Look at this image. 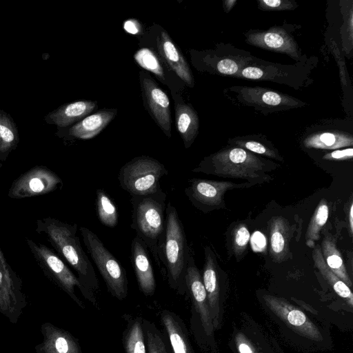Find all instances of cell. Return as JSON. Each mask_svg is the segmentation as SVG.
<instances>
[{
    "instance_id": "obj_1",
    "label": "cell",
    "mask_w": 353,
    "mask_h": 353,
    "mask_svg": "<svg viewBox=\"0 0 353 353\" xmlns=\"http://www.w3.org/2000/svg\"><path fill=\"white\" fill-rule=\"evenodd\" d=\"M35 231L45 237L54 252L74 270L90 301L95 304L94 292L98 289V279L92 262L77 235V224L48 216L36 221Z\"/></svg>"
},
{
    "instance_id": "obj_2",
    "label": "cell",
    "mask_w": 353,
    "mask_h": 353,
    "mask_svg": "<svg viewBox=\"0 0 353 353\" xmlns=\"http://www.w3.org/2000/svg\"><path fill=\"white\" fill-rule=\"evenodd\" d=\"M271 165H276L243 148L231 147L206 157L192 172L245 179L256 184L271 179L270 176L265 174L272 168L275 169Z\"/></svg>"
},
{
    "instance_id": "obj_3",
    "label": "cell",
    "mask_w": 353,
    "mask_h": 353,
    "mask_svg": "<svg viewBox=\"0 0 353 353\" xmlns=\"http://www.w3.org/2000/svg\"><path fill=\"white\" fill-rule=\"evenodd\" d=\"M157 254L165 269L170 287L182 294L190 253L184 227L170 201L166 205L165 229L158 244Z\"/></svg>"
},
{
    "instance_id": "obj_4",
    "label": "cell",
    "mask_w": 353,
    "mask_h": 353,
    "mask_svg": "<svg viewBox=\"0 0 353 353\" xmlns=\"http://www.w3.org/2000/svg\"><path fill=\"white\" fill-rule=\"evenodd\" d=\"M166 194L161 188L147 195L131 196L132 223L130 227L152 252L158 258V244L165 229Z\"/></svg>"
},
{
    "instance_id": "obj_5",
    "label": "cell",
    "mask_w": 353,
    "mask_h": 353,
    "mask_svg": "<svg viewBox=\"0 0 353 353\" xmlns=\"http://www.w3.org/2000/svg\"><path fill=\"white\" fill-rule=\"evenodd\" d=\"M26 244L44 275L65 292L79 306L84 308L82 301L75 293V288L90 301V296L78 277L66 263L51 248L41 243L26 238Z\"/></svg>"
},
{
    "instance_id": "obj_6",
    "label": "cell",
    "mask_w": 353,
    "mask_h": 353,
    "mask_svg": "<svg viewBox=\"0 0 353 353\" xmlns=\"http://www.w3.org/2000/svg\"><path fill=\"white\" fill-rule=\"evenodd\" d=\"M79 231L88 252L110 293L119 300L125 299L128 283L125 268L95 233L83 226L80 227Z\"/></svg>"
},
{
    "instance_id": "obj_7",
    "label": "cell",
    "mask_w": 353,
    "mask_h": 353,
    "mask_svg": "<svg viewBox=\"0 0 353 353\" xmlns=\"http://www.w3.org/2000/svg\"><path fill=\"white\" fill-rule=\"evenodd\" d=\"M168 173L165 165L148 156H140L124 164L119 171L121 188L131 196L153 194L161 189L160 179Z\"/></svg>"
},
{
    "instance_id": "obj_8",
    "label": "cell",
    "mask_w": 353,
    "mask_h": 353,
    "mask_svg": "<svg viewBox=\"0 0 353 353\" xmlns=\"http://www.w3.org/2000/svg\"><path fill=\"white\" fill-rule=\"evenodd\" d=\"M27 305L22 279L8 263L0 246V313L16 324Z\"/></svg>"
},
{
    "instance_id": "obj_9",
    "label": "cell",
    "mask_w": 353,
    "mask_h": 353,
    "mask_svg": "<svg viewBox=\"0 0 353 353\" xmlns=\"http://www.w3.org/2000/svg\"><path fill=\"white\" fill-rule=\"evenodd\" d=\"M63 186L62 179L44 165H36L21 174L11 184L9 198L20 199L42 196Z\"/></svg>"
},
{
    "instance_id": "obj_10",
    "label": "cell",
    "mask_w": 353,
    "mask_h": 353,
    "mask_svg": "<svg viewBox=\"0 0 353 353\" xmlns=\"http://www.w3.org/2000/svg\"><path fill=\"white\" fill-rule=\"evenodd\" d=\"M252 185L250 182L235 183L193 178L188 180L185 193L195 208L208 212L223 205V196L228 190Z\"/></svg>"
},
{
    "instance_id": "obj_11",
    "label": "cell",
    "mask_w": 353,
    "mask_h": 353,
    "mask_svg": "<svg viewBox=\"0 0 353 353\" xmlns=\"http://www.w3.org/2000/svg\"><path fill=\"white\" fill-rule=\"evenodd\" d=\"M263 299L268 308L296 332L313 341H323L319 328L300 309L283 298L266 294Z\"/></svg>"
},
{
    "instance_id": "obj_12",
    "label": "cell",
    "mask_w": 353,
    "mask_h": 353,
    "mask_svg": "<svg viewBox=\"0 0 353 353\" xmlns=\"http://www.w3.org/2000/svg\"><path fill=\"white\" fill-rule=\"evenodd\" d=\"M238 99L245 105L259 110H283L304 105V103L290 96L260 87H238Z\"/></svg>"
},
{
    "instance_id": "obj_13",
    "label": "cell",
    "mask_w": 353,
    "mask_h": 353,
    "mask_svg": "<svg viewBox=\"0 0 353 353\" xmlns=\"http://www.w3.org/2000/svg\"><path fill=\"white\" fill-rule=\"evenodd\" d=\"M185 288L188 290L196 310L199 314L202 327L208 336H212L214 327L210 312L206 292L201 274L194 259L190 254L185 276Z\"/></svg>"
},
{
    "instance_id": "obj_14",
    "label": "cell",
    "mask_w": 353,
    "mask_h": 353,
    "mask_svg": "<svg viewBox=\"0 0 353 353\" xmlns=\"http://www.w3.org/2000/svg\"><path fill=\"white\" fill-rule=\"evenodd\" d=\"M140 75L148 108L158 125L168 137H170L171 117L169 98L148 74L141 71Z\"/></svg>"
},
{
    "instance_id": "obj_15",
    "label": "cell",
    "mask_w": 353,
    "mask_h": 353,
    "mask_svg": "<svg viewBox=\"0 0 353 353\" xmlns=\"http://www.w3.org/2000/svg\"><path fill=\"white\" fill-rule=\"evenodd\" d=\"M245 36L246 42L250 45L287 54L296 61L301 58L294 39L281 28L276 27L265 31L249 32Z\"/></svg>"
},
{
    "instance_id": "obj_16",
    "label": "cell",
    "mask_w": 353,
    "mask_h": 353,
    "mask_svg": "<svg viewBox=\"0 0 353 353\" xmlns=\"http://www.w3.org/2000/svg\"><path fill=\"white\" fill-rule=\"evenodd\" d=\"M41 333L43 340L34 347L36 353H82L76 337L50 322L41 324Z\"/></svg>"
},
{
    "instance_id": "obj_17",
    "label": "cell",
    "mask_w": 353,
    "mask_h": 353,
    "mask_svg": "<svg viewBox=\"0 0 353 353\" xmlns=\"http://www.w3.org/2000/svg\"><path fill=\"white\" fill-rule=\"evenodd\" d=\"M145 243L136 236L131 243V263L141 292L151 296L156 290L152 264Z\"/></svg>"
},
{
    "instance_id": "obj_18",
    "label": "cell",
    "mask_w": 353,
    "mask_h": 353,
    "mask_svg": "<svg viewBox=\"0 0 353 353\" xmlns=\"http://www.w3.org/2000/svg\"><path fill=\"white\" fill-rule=\"evenodd\" d=\"M201 276L207 294L213 327L217 329L220 320V290L216 259L209 247L205 248V263Z\"/></svg>"
},
{
    "instance_id": "obj_19",
    "label": "cell",
    "mask_w": 353,
    "mask_h": 353,
    "mask_svg": "<svg viewBox=\"0 0 353 353\" xmlns=\"http://www.w3.org/2000/svg\"><path fill=\"white\" fill-rule=\"evenodd\" d=\"M159 52L170 69L189 87L194 86L192 71L179 48L163 30L158 39Z\"/></svg>"
},
{
    "instance_id": "obj_20",
    "label": "cell",
    "mask_w": 353,
    "mask_h": 353,
    "mask_svg": "<svg viewBox=\"0 0 353 353\" xmlns=\"http://www.w3.org/2000/svg\"><path fill=\"white\" fill-rule=\"evenodd\" d=\"M270 254L276 263L288 259L290 227L288 221L283 216H274L269 223Z\"/></svg>"
},
{
    "instance_id": "obj_21",
    "label": "cell",
    "mask_w": 353,
    "mask_h": 353,
    "mask_svg": "<svg viewBox=\"0 0 353 353\" xmlns=\"http://www.w3.org/2000/svg\"><path fill=\"white\" fill-rule=\"evenodd\" d=\"M116 109H103L88 115L69 130V134L76 139L87 140L99 134L114 118Z\"/></svg>"
},
{
    "instance_id": "obj_22",
    "label": "cell",
    "mask_w": 353,
    "mask_h": 353,
    "mask_svg": "<svg viewBox=\"0 0 353 353\" xmlns=\"http://www.w3.org/2000/svg\"><path fill=\"white\" fill-rule=\"evenodd\" d=\"M97 104L96 101L90 100L64 104L49 113L45 119L48 123L66 127L85 118L97 107Z\"/></svg>"
},
{
    "instance_id": "obj_23",
    "label": "cell",
    "mask_w": 353,
    "mask_h": 353,
    "mask_svg": "<svg viewBox=\"0 0 353 353\" xmlns=\"http://www.w3.org/2000/svg\"><path fill=\"white\" fill-rule=\"evenodd\" d=\"M161 321L168 336L173 353H193L182 320L175 313L164 310Z\"/></svg>"
},
{
    "instance_id": "obj_24",
    "label": "cell",
    "mask_w": 353,
    "mask_h": 353,
    "mask_svg": "<svg viewBox=\"0 0 353 353\" xmlns=\"http://www.w3.org/2000/svg\"><path fill=\"white\" fill-rule=\"evenodd\" d=\"M175 119L185 148H188L194 141L199 130V121L197 114L191 105L176 103L175 105Z\"/></svg>"
},
{
    "instance_id": "obj_25",
    "label": "cell",
    "mask_w": 353,
    "mask_h": 353,
    "mask_svg": "<svg viewBox=\"0 0 353 353\" xmlns=\"http://www.w3.org/2000/svg\"><path fill=\"white\" fill-rule=\"evenodd\" d=\"M307 148L335 150L353 145L352 136L341 132H324L312 134L303 141Z\"/></svg>"
},
{
    "instance_id": "obj_26",
    "label": "cell",
    "mask_w": 353,
    "mask_h": 353,
    "mask_svg": "<svg viewBox=\"0 0 353 353\" xmlns=\"http://www.w3.org/2000/svg\"><path fill=\"white\" fill-rule=\"evenodd\" d=\"M312 259L315 267L332 286L334 292L352 307L353 294L350 288L327 267L323 257L320 246L314 247Z\"/></svg>"
},
{
    "instance_id": "obj_27",
    "label": "cell",
    "mask_w": 353,
    "mask_h": 353,
    "mask_svg": "<svg viewBox=\"0 0 353 353\" xmlns=\"http://www.w3.org/2000/svg\"><path fill=\"white\" fill-rule=\"evenodd\" d=\"M321 250L327 267L349 288L352 287V283L346 270L341 254L330 235L325 236Z\"/></svg>"
},
{
    "instance_id": "obj_28",
    "label": "cell",
    "mask_w": 353,
    "mask_h": 353,
    "mask_svg": "<svg viewBox=\"0 0 353 353\" xmlns=\"http://www.w3.org/2000/svg\"><path fill=\"white\" fill-rule=\"evenodd\" d=\"M123 344L125 353H147L141 317L128 320L123 331Z\"/></svg>"
},
{
    "instance_id": "obj_29",
    "label": "cell",
    "mask_w": 353,
    "mask_h": 353,
    "mask_svg": "<svg viewBox=\"0 0 353 353\" xmlns=\"http://www.w3.org/2000/svg\"><path fill=\"white\" fill-rule=\"evenodd\" d=\"M19 134L12 118L0 110V161H5L10 153L16 149Z\"/></svg>"
},
{
    "instance_id": "obj_30",
    "label": "cell",
    "mask_w": 353,
    "mask_h": 353,
    "mask_svg": "<svg viewBox=\"0 0 353 353\" xmlns=\"http://www.w3.org/2000/svg\"><path fill=\"white\" fill-rule=\"evenodd\" d=\"M96 209L100 222L105 226L114 228L119 221L117 208L103 189L96 191Z\"/></svg>"
},
{
    "instance_id": "obj_31",
    "label": "cell",
    "mask_w": 353,
    "mask_h": 353,
    "mask_svg": "<svg viewBox=\"0 0 353 353\" xmlns=\"http://www.w3.org/2000/svg\"><path fill=\"white\" fill-rule=\"evenodd\" d=\"M329 214L327 201L322 199L316 206L305 234L306 244L310 248H314L315 242L320 238V231L326 223Z\"/></svg>"
},
{
    "instance_id": "obj_32",
    "label": "cell",
    "mask_w": 353,
    "mask_h": 353,
    "mask_svg": "<svg viewBox=\"0 0 353 353\" xmlns=\"http://www.w3.org/2000/svg\"><path fill=\"white\" fill-rule=\"evenodd\" d=\"M147 353H169L162 334L155 324L142 319Z\"/></svg>"
},
{
    "instance_id": "obj_33",
    "label": "cell",
    "mask_w": 353,
    "mask_h": 353,
    "mask_svg": "<svg viewBox=\"0 0 353 353\" xmlns=\"http://www.w3.org/2000/svg\"><path fill=\"white\" fill-rule=\"evenodd\" d=\"M229 142L234 145L243 148L254 154L256 153L279 161H283L282 157L276 150L266 145L261 141L248 138L236 137L229 141Z\"/></svg>"
},
{
    "instance_id": "obj_34",
    "label": "cell",
    "mask_w": 353,
    "mask_h": 353,
    "mask_svg": "<svg viewBox=\"0 0 353 353\" xmlns=\"http://www.w3.org/2000/svg\"><path fill=\"white\" fill-rule=\"evenodd\" d=\"M137 63L146 70L153 72L160 79H164L163 67L156 54L148 48H141L134 54Z\"/></svg>"
},
{
    "instance_id": "obj_35",
    "label": "cell",
    "mask_w": 353,
    "mask_h": 353,
    "mask_svg": "<svg viewBox=\"0 0 353 353\" xmlns=\"http://www.w3.org/2000/svg\"><path fill=\"white\" fill-rule=\"evenodd\" d=\"M250 240V232L243 224L237 225L232 233V249L236 256H241L245 250Z\"/></svg>"
},
{
    "instance_id": "obj_36",
    "label": "cell",
    "mask_w": 353,
    "mask_h": 353,
    "mask_svg": "<svg viewBox=\"0 0 353 353\" xmlns=\"http://www.w3.org/2000/svg\"><path fill=\"white\" fill-rule=\"evenodd\" d=\"M258 3L260 9L267 11L292 10L298 6L295 1L289 0H261Z\"/></svg>"
},
{
    "instance_id": "obj_37",
    "label": "cell",
    "mask_w": 353,
    "mask_h": 353,
    "mask_svg": "<svg viewBox=\"0 0 353 353\" xmlns=\"http://www.w3.org/2000/svg\"><path fill=\"white\" fill-rule=\"evenodd\" d=\"M353 157L352 148H347L343 150H336L331 152L326 153L322 157L323 159L329 161H342L352 159Z\"/></svg>"
},
{
    "instance_id": "obj_38",
    "label": "cell",
    "mask_w": 353,
    "mask_h": 353,
    "mask_svg": "<svg viewBox=\"0 0 353 353\" xmlns=\"http://www.w3.org/2000/svg\"><path fill=\"white\" fill-rule=\"evenodd\" d=\"M235 341L239 353H257L244 334L241 333L236 334Z\"/></svg>"
},
{
    "instance_id": "obj_39",
    "label": "cell",
    "mask_w": 353,
    "mask_h": 353,
    "mask_svg": "<svg viewBox=\"0 0 353 353\" xmlns=\"http://www.w3.org/2000/svg\"><path fill=\"white\" fill-rule=\"evenodd\" d=\"M265 247V238L259 232H256L252 236V248L256 252H260Z\"/></svg>"
},
{
    "instance_id": "obj_40",
    "label": "cell",
    "mask_w": 353,
    "mask_h": 353,
    "mask_svg": "<svg viewBox=\"0 0 353 353\" xmlns=\"http://www.w3.org/2000/svg\"><path fill=\"white\" fill-rule=\"evenodd\" d=\"M124 30L130 34H137L141 31L140 23L134 19H130L123 23Z\"/></svg>"
},
{
    "instance_id": "obj_41",
    "label": "cell",
    "mask_w": 353,
    "mask_h": 353,
    "mask_svg": "<svg viewBox=\"0 0 353 353\" xmlns=\"http://www.w3.org/2000/svg\"><path fill=\"white\" fill-rule=\"evenodd\" d=\"M236 1L235 0H227L223 1V7L225 12H229L231 10L234 3H236Z\"/></svg>"
},
{
    "instance_id": "obj_42",
    "label": "cell",
    "mask_w": 353,
    "mask_h": 353,
    "mask_svg": "<svg viewBox=\"0 0 353 353\" xmlns=\"http://www.w3.org/2000/svg\"><path fill=\"white\" fill-rule=\"evenodd\" d=\"M353 205H352V203H351L350 205V212H349V222H350V232L351 233H352V231H353V216H352V214H353Z\"/></svg>"
}]
</instances>
